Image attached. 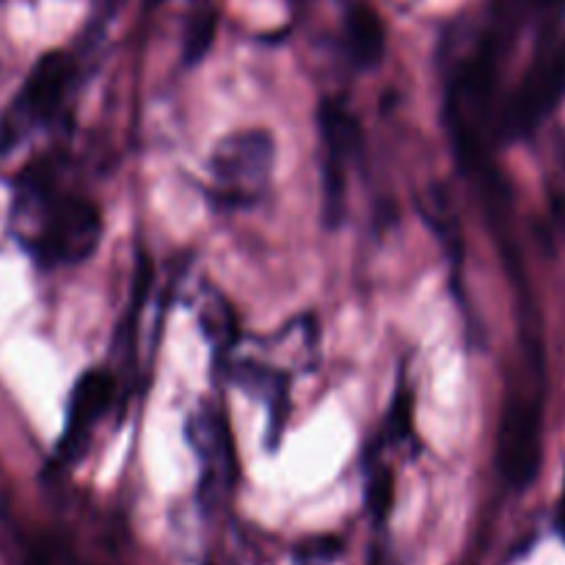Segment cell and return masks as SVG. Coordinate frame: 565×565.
Instances as JSON below:
<instances>
[{
    "label": "cell",
    "instance_id": "cell-3",
    "mask_svg": "<svg viewBox=\"0 0 565 565\" xmlns=\"http://www.w3.org/2000/svg\"><path fill=\"white\" fill-rule=\"evenodd\" d=\"M72 81V61L64 53H47L33 64L17 97L0 116V154H9L47 119L58 114Z\"/></svg>",
    "mask_w": 565,
    "mask_h": 565
},
{
    "label": "cell",
    "instance_id": "cell-7",
    "mask_svg": "<svg viewBox=\"0 0 565 565\" xmlns=\"http://www.w3.org/2000/svg\"><path fill=\"white\" fill-rule=\"evenodd\" d=\"M114 395L116 381L105 367H94L77 379L75 390L70 395V406H66L64 436L58 441V461H72L81 452L83 441L92 434L94 425L103 419V414L108 412Z\"/></svg>",
    "mask_w": 565,
    "mask_h": 565
},
{
    "label": "cell",
    "instance_id": "cell-6",
    "mask_svg": "<svg viewBox=\"0 0 565 565\" xmlns=\"http://www.w3.org/2000/svg\"><path fill=\"white\" fill-rule=\"evenodd\" d=\"M565 92V42L550 58L541 61L533 72H530L527 81L522 83V88L516 92V97L508 105L505 116H502V130L508 136H524V132L533 130L546 114L557 105V99Z\"/></svg>",
    "mask_w": 565,
    "mask_h": 565
},
{
    "label": "cell",
    "instance_id": "cell-5",
    "mask_svg": "<svg viewBox=\"0 0 565 565\" xmlns=\"http://www.w3.org/2000/svg\"><path fill=\"white\" fill-rule=\"evenodd\" d=\"M320 136H323L326 147L323 215L329 226H337L345 213L348 160L359 149V125L345 105L337 99H326L320 105Z\"/></svg>",
    "mask_w": 565,
    "mask_h": 565
},
{
    "label": "cell",
    "instance_id": "cell-13",
    "mask_svg": "<svg viewBox=\"0 0 565 565\" xmlns=\"http://www.w3.org/2000/svg\"><path fill=\"white\" fill-rule=\"evenodd\" d=\"M25 565H50V561L44 552H33V555L25 561Z\"/></svg>",
    "mask_w": 565,
    "mask_h": 565
},
{
    "label": "cell",
    "instance_id": "cell-1",
    "mask_svg": "<svg viewBox=\"0 0 565 565\" xmlns=\"http://www.w3.org/2000/svg\"><path fill=\"white\" fill-rule=\"evenodd\" d=\"M14 215L25 232L28 252L44 268L83 263L103 237V218L88 199L58 196L47 160L25 166L17 180Z\"/></svg>",
    "mask_w": 565,
    "mask_h": 565
},
{
    "label": "cell",
    "instance_id": "cell-12",
    "mask_svg": "<svg viewBox=\"0 0 565 565\" xmlns=\"http://www.w3.org/2000/svg\"><path fill=\"white\" fill-rule=\"evenodd\" d=\"M555 3H561V0H505V14H516L519 9H552Z\"/></svg>",
    "mask_w": 565,
    "mask_h": 565
},
{
    "label": "cell",
    "instance_id": "cell-14",
    "mask_svg": "<svg viewBox=\"0 0 565 565\" xmlns=\"http://www.w3.org/2000/svg\"><path fill=\"white\" fill-rule=\"evenodd\" d=\"M160 3H166V0H147L149 9H154V6H160Z\"/></svg>",
    "mask_w": 565,
    "mask_h": 565
},
{
    "label": "cell",
    "instance_id": "cell-8",
    "mask_svg": "<svg viewBox=\"0 0 565 565\" xmlns=\"http://www.w3.org/2000/svg\"><path fill=\"white\" fill-rule=\"evenodd\" d=\"M188 436H191V445L196 447L199 456L204 461L215 463V478H226V483H232V478H235V450H232L230 428H226L224 419L215 412L196 414L188 423Z\"/></svg>",
    "mask_w": 565,
    "mask_h": 565
},
{
    "label": "cell",
    "instance_id": "cell-2",
    "mask_svg": "<svg viewBox=\"0 0 565 565\" xmlns=\"http://www.w3.org/2000/svg\"><path fill=\"white\" fill-rule=\"evenodd\" d=\"M274 136L263 127H246L221 138L210 154L215 204L248 207L257 202L274 174Z\"/></svg>",
    "mask_w": 565,
    "mask_h": 565
},
{
    "label": "cell",
    "instance_id": "cell-11",
    "mask_svg": "<svg viewBox=\"0 0 565 565\" xmlns=\"http://www.w3.org/2000/svg\"><path fill=\"white\" fill-rule=\"evenodd\" d=\"M392 494H395V483H392L390 472H375L367 486V508L375 519H384L392 508Z\"/></svg>",
    "mask_w": 565,
    "mask_h": 565
},
{
    "label": "cell",
    "instance_id": "cell-9",
    "mask_svg": "<svg viewBox=\"0 0 565 565\" xmlns=\"http://www.w3.org/2000/svg\"><path fill=\"white\" fill-rule=\"evenodd\" d=\"M345 47L353 64L362 66V70L379 66V61L384 58L386 50V31L379 11L370 9V6H356V9L348 11Z\"/></svg>",
    "mask_w": 565,
    "mask_h": 565
},
{
    "label": "cell",
    "instance_id": "cell-4",
    "mask_svg": "<svg viewBox=\"0 0 565 565\" xmlns=\"http://www.w3.org/2000/svg\"><path fill=\"white\" fill-rule=\"evenodd\" d=\"M541 401L535 395H513L500 425V472L513 491L533 486L541 469Z\"/></svg>",
    "mask_w": 565,
    "mask_h": 565
},
{
    "label": "cell",
    "instance_id": "cell-10",
    "mask_svg": "<svg viewBox=\"0 0 565 565\" xmlns=\"http://www.w3.org/2000/svg\"><path fill=\"white\" fill-rule=\"evenodd\" d=\"M215 25H218V17L215 11H202V14L193 17L191 28H188L185 36V61L188 64H199V61L207 55L210 44L215 39Z\"/></svg>",
    "mask_w": 565,
    "mask_h": 565
}]
</instances>
